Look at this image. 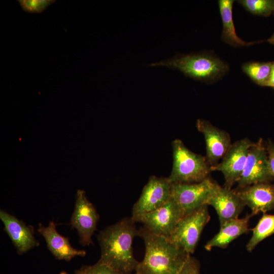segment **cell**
<instances>
[{
	"label": "cell",
	"instance_id": "cell-11",
	"mask_svg": "<svg viewBox=\"0 0 274 274\" xmlns=\"http://www.w3.org/2000/svg\"><path fill=\"white\" fill-rule=\"evenodd\" d=\"M99 215L93 205L87 199L85 192L78 189L75 206L71 219V225L77 229L80 243L83 246L92 244V236L96 229Z\"/></svg>",
	"mask_w": 274,
	"mask_h": 274
},
{
	"label": "cell",
	"instance_id": "cell-17",
	"mask_svg": "<svg viewBox=\"0 0 274 274\" xmlns=\"http://www.w3.org/2000/svg\"><path fill=\"white\" fill-rule=\"evenodd\" d=\"M252 215L248 214L242 218L230 220L220 226V229L204 246L208 251L213 248H225L234 239L243 234L246 233L249 229V222Z\"/></svg>",
	"mask_w": 274,
	"mask_h": 274
},
{
	"label": "cell",
	"instance_id": "cell-9",
	"mask_svg": "<svg viewBox=\"0 0 274 274\" xmlns=\"http://www.w3.org/2000/svg\"><path fill=\"white\" fill-rule=\"evenodd\" d=\"M253 142L244 138L232 144L221 161L212 166V172L219 171L223 175L224 186L231 188L240 178L245 166L250 148Z\"/></svg>",
	"mask_w": 274,
	"mask_h": 274
},
{
	"label": "cell",
	"instance_id": "cell-26",
	"mask_svg": "<svg viewBox=\"0 0 274 274\" xmlns=\"http://www.w3.org/2000/svg\"><path fill=\"white\" fill-rule=\"evenodd\" d=\"M266 86L271 87L274 88V63H273L270 77Z\"/></svg>",
	"mask_w": 274,
	"mask_h": 274
},
{
	"label": "cell",
	"instance_id": "cell-24",
	"mask_svg": "<svg viewBox=\"0 0 274 274\" xmlns=\"http://www.w3.org/2000/svg\"><path fill=\"white\" fill-rule=\"evenodd\" d=\"M177 274H200L198 261L190 255Z\"/></svg>",
	"mask_w": 274,
	"mask_h": 274
},
{
	"label": "cell",
	"instance_id": "cell-25",
	"mask_svg": "<svg viewBox=\"0 0 274 274\" xmlns=\"http://www.w3.org/2000/svg\"><path fill=\"white\" fill-rule=\"evenodd\" d=\"M265 146L270 172L273 180H274V143L271 141L268 140Z\"/></svg>",
	"mask_w": 274,
	"mask_h": 274
},
{
	"label": "cell",
	"instance_id": "cell-28",
	"mask_svg": "<svg viewBox=\"0 0 274 274\" xmlns=\"http://www.w3.org/2000/svg\"><path fill=\"white\" fill-rule=\"evenodd\" d=\"M59 274H68V273L65 272V271H61Z\"/></svg>",
	"mask_w": 274,
	"mask_h": 274
},
{
	"label": "cell",
	"instance_id": "cell-14",
	"mask_svg": "<svg viewBox=\"0 0 274 274\" xmlns=\"http://www.w3.org/2000/svg\"><path fill=\"white\" fill-rule=\"evenodd\" d=\"M235 190L245 206L251 210L252 216L274 209V184L258 183Z\"/></svg>",
	"mask_w": 274,
	"mask_h": 274
},
{
	"label": "cell",
	"instance_id": "cell-22",
	"mask_svg": "<svg viewBox=\"0 0 274 274\" xmlns=\"http://www.w3.org/2000/svg\"><path fill=\"white\" fill-rule=\"evenodd\" d=\"M17 2L24 12L29 13H41L56 1L18 0Z\"/></svg>",
	"mask_w": 274,
	"mask_h": 274
},
{
	"label": "cell",
	"instance_id": "cell-10",
	"mask_svg": "<svg viewBox=\"0 0 274 274\" xmlns=\"http://www.w3.org/2000/svg\"><path fill=\"white\" fill-rule=\"evenodd\" d=\"M181 218L178 207L170 197L161 207L139 216L134 222L142 223L144 227L152 234L168 238Z\"/></svg>",
	"mask_w": 274,
	"mask_h": 274
},
{
	"label": "cell",
	"instance_id": "cell-2",
	"mask_svg": "<svg viewBox=\"0 0 274 274\" xmlns=\"http://www.w3.org/2000/svg\"><path fill=\"white\" fill-rule=\"evenodd\" d=\"M139 231L144 241L145 254L135 274H177L190 254L168 238L152 234L144 227Z\"/></svg>",
	"mask_w": 274,
	"mask_h": 274
},
{
	"label": "cell",
	"instance_id": "cell-18",
	"mask_svg": "<svg viewBox=\"0 0 274 274\" xmlns=\"http://www.w3.org/2000/svg\"><path fill=\"white\" fill-rule=\"evenodd\" d=\"M233 0H219V10L223 24L222 39L234 47L250 46L256 42H248L239 38L235 32L232 18Z\"/></svg>",
	"mask_w": 274,
	"mask_h": 274
},
{
	"label": "cell",
	"instance_id": "cell-3",
	"mask_svg": "<svg viewBox=\"0 0 274 274\" xmlns=\"http://www.w3.org/2000/svg\"><path fill=\"white\" fill-rule=\"evenodd\" d=\"M150 66H164L178 70L194 80L210 82L218 79L228 71L222 60L205 53L177 54L167 59L151 63Z\"/></svg>",
	"mask_w": 274,
	"mask_h": 274
},
{
	"label": "cell",
	"instance_id": "cell-8",
	"mask_svg": "<svg viewBox=\"0 0 274 274\" xmlns=\"http://www.w3.org/2000/svg\"><path fill=\"white\" fill-rule=\"evenodd\" d=\"M272 180L266 146L260 139L253 143L249 149L245 167L237 182V188Z\"/></svg>",
	"mask_w": 274,
	"mask_h": 274
},
{
	"label": "cell",
	"instance_id": "cell-15",
	"mask_svg": "<svg viewBox=\"0 0 274 274\" xmlns=\"http://www.w3.org/2000/svg\"><path fill=\"white\" fill-rule=\"evenodd\" d=\"M0 219L17 252L23 254L39 245L33 235L32 228L27 226L15 216L1 210Z\"/></svg>",
	"mask_w": 274,
	"mask_h": 274
},
{
	"label": "cell",
	"instance_id": "cell-12",
	"mask_svg": "<svg viewBox=\"0 0 274 274\" xmlns=\"http://www.w3.org/2000/svg\"><path fill=\"white\" fill-rule=\"evenodd\" d=\"M196 126L203 135L206 143V158L212 166L217 165L226 154L231 145L229 134L213 125L210 121L198 119Z\"/></svg>",
	"mask_w": 274,
	"mask_h": 274
},
{
	"label": "cell",
	"instance_id": "cell-29",
	"mask_svg": "<svg viewBox=\"0 0 274 274\" xmlns=\"http://www.w3.org/2000/svg\"><path fill=\"white\" fill-rule=\"evenodd\" d=\"M273 13H274V12H273Z\"/></svg>",
	"mask_w": 274,
	"mask_h": 274
},
{
	"label": "cell",
	"instance_id": "cell-6",
	"mask_svg": "<svg viewBox=\"0 0 274 274\" xmlns=\"http://www.w3.org/2000/svg\"><path fill=\"white\" fill-rule=\"evenodd\" d=\"M210 219L208 205L183 217L168 238L175 245L187 253H194L201 232Z\"/></svg>",
	"mask_w": 274,
	"mask_h": 274
},
{
	"label": "cell",
	"instance_id": "cell-16",
	"mask_svg": "<svg viewBox=\"0 0 274 274\" xmlns=\"http://www.w3.org/2000/svg\"><path fill=\"white\" fill-rule=\"evenodd\" d=\"M38 231L43 235L48 248L57 259L69 261L75 256H84L86 254L84 250L74 248L67 238L58 233L53 221L47 227L40 224Z\"/></svg>",
	"mask_w": 274,
	"mask_h": 274
},
{
	"label": "cell",
	"instance_id": "cell-20",
	"mask_svg": "<svg viewBox=\"0 0 274 274\" xmlns=\"http://www.w3.org/2000/svg\"><path fill=\"white\" fill-rule=\"evenodd\" d=\"M273 66L272 62H250L245 63L242 69L255 83L266 86Z\"/></svg>",
	"mask_w": 274,
	"mask_h": 274
},
{
	"label": "cell",
	"instance_id": "cell-13",
	"mask_svg": "<svg viewBox=\"0 0 274 274\" xmlns=\"http://www.w3.org/2000/svg\"><path fill=\"white\" fill-rule=\"evenodd\" d=\"M207 205L212 206L215 209L220 226L238 218L245 206L235 189L222 187L219 184L209 198Z\"/></svg>",
	"mask_w": 274,
	"mask_h": 274
},
{
	"label": "cell",
	"instance_id": "cell-21",
	"mask_svg": "<svg viewBox=\"0 0 274 274\" xmlns=\"http://www.w3.org/2000/svg\"><path fill=\"white\" fill-rule=\"evenodd\" d=\"M238 2L247 11L255 15L267 17L274 12L273 0H241Z\"/></svg>",
	"mask_w": 274,
	"mask_h": 274
},
{
	"label": "cell",
	"instance_id": "cell-1",
	"mask_svg": "<svg viewBox=\"0 0 274 274\" xmlns=\"http://www.w3.org/2000/svg\"><path fill=\"white\" fill-rule=\"evenodd\" d=\"M134 223L131 217L124 218L99 233L101 256L98 262L125 274L135 271L139 262L134 257L132 242L139 231Z\"/></svg>",
	"mask_w": 274,
	"mask_h": 274
},
{
	"label": "cell",
	"instance_id": "cell-7",
	"mask_svg": "<svg viewBox=\"0 0 274 274\" xmlns=\"http://www.w3.org/2000/svg\"><path fill=\"white\" fill-rule=\"evenodd\" d=\"M172 185L168 178L150 177L140 198L133 205L131 218L134 222L139 216L164 204L170 198Z\"/></svg>",
	"mask_w": 274,
	"mask_h": 274
},
{
	"label": "cell",
	"instance_id": "cell-5",
	"mask_svg": "<svg viewBox=\"0 0 274 274\" xmlns=\"http://www.w3.org/2000/svg\"><path fill=\"white\" fill-rule=\"evenodd\" d=\"M218 185L210 177L198 183H172L170 197L183 217L207 205Z\"/></svg>",
	"mask_w": 274,
	"mask_h": 274
},
{
	"label": "cell",
	"instance_id": "cell-4",
	"mask_svg": "<svg viewBox=\"0 0 274 274\" xmlns=\"http://www.w3.org/2000/svg\"><path fill=\"white\" fill-rule=\"evenodd\" d=\"M173 162L168 178L172 183H194L208 178L211 167L205 156L187 148L182 140L172 142Z\"/></svg>",
	"mask_w": 274,
	"mask_h": 274
},
{
	"label": "cell",
	"instance_id": "cell-23",
	"mask_svg": "<svg viewBox=\"0 0 274 274\" xmlns=\"http://www.w3.org/2000/svg\"><path fill=\"white\" fill-rule=\"evenodd\" d=\"M75 274H125L111 267L97 262L92 265H84L76 270Z\"/></svg>",
	"mask_w": 274,
	"mask_h": 274
},
{
	"label": "cell",
	"instance_id": "cell-19",
	"mask_svg": "<svg viewBox=\"0 0 274 274\" xmlns=\"http://www.w3.org/2000/svg\"><path fill=\"white\" fill-rule=\"evenodd\" d=\"M252 236L247 244V250L252 251L262 241L274 233V215L263 213L257 225L252 229Z\"/></svg>",
	"mask_w": 274,
	"mask_h": 274
},
{
	"label": "cell",
	"instance_id": "cell-27",
	"mask_svg": "<svg viewBox=\"0 0 274 274\" xmlns=\"http://www.w3.org/2000/svg\"><path fill=\"white\" fill-rule=\"evenodd\" d=\"M267 41L274 45V33L272 35V36L269 38L268 40H267Z\"/></svg>",
	"mask_w": 274,
	"mask_h": 274
}]
</instances>
